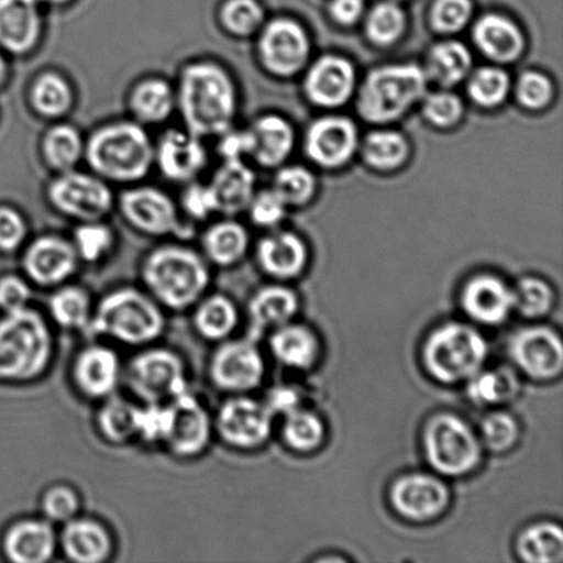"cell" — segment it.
I'll use <instances>...</instances> for the list:
<instances>
[{
    "mask_svg": "<svg viewBox=\"0 0 563 563\" xmlns=\"http://www.w3.org/2000/svg\"><path fill=\"white\" fill-rule=\"evenodd\" d=\"M468 383L467 394L477 405H500L512 399L520 389L517 375L511 369L478 372Z\"/></svg>",
    "mask_w": 563,
    "mask_h": 563,
    "instance_id": "obj_43",
    "label": "cell"
},
{
    "mask_svg": "<svg viewBox=\"0 0 563 563\" xmlns=\"http://www.w3.org/2000/svg\"><path fill=\"white\" fill-rule=\"evenodd\" d=\"M406 30V15L396 3L384 2L369 11L366 31L369 41L378 46H390Z\"/></svg>",
    "mask_w": 563,
    "mask_h": 563,
    "instance_id": "obj_46",
    "label": "cell"
},
{
    "mask_svg": "<svg viewBox=\"0 0 563 563\" xmlns=\"http://www.w3.org/2000/svg\"><path fill=\"white\" fill-rule=\"evenodd\" d=\"M180 207L192 222H206L218 213L217 200L209 185L190 181L181 195Z\"/></svg>",
    "mask_w": 563,
    "mask_h": 563,
    "instance_id": "obj_54",
    "label": "cell"
},
{
    "mask_svg": "<svg viewBox=\"0 0 563 563\" xmlns=\"http://www.w3.org/2000/svg\"><path fill=\"white\" fill-rule=\"evenodd\" d=\"M250 246V235L233 219L220 220L209 225L202 235V250L207 261L219 267H231L245 256Z\"/></svg>",
    "mask_w": 563,
    "mask_h": 563,
    "instance_id": "obj_32",
    "label": "cell"
},
{
    "mask_svg": "<svg viewBox=\"0 0 563 563\" xmlns=\"http://www.w3.org/2000/svg\"><path fill=\"white\" fill-rule=\"evenodd\" d=\"M47 197L59 213L79 223L102 220L114 203L107 180L76 169L58 174L48 186Z\"/></svg>",
    "mask_w": 563,
    "mask_h": 563,
    "instance_id": "obj_11",
    "label": "cell"
},
{
    "mask_svg": "<svg viewBox=\"0 0 563 563\" xmlns=\"http://www.w3.org/2000/svg\"><path fill=\"white\" fill-rule=\"evenodd\" d=\"M165 329L162 306L151 295L134 287L108 292L93 308L88 333L109 336L125 345H147Z\"/></svg>",
    "mask_w": 563,
    "mask_h": 563,
    "instance_id": "obj_5",
    "label": "cell"
},
{
    "mask_svg": "<svg viewBox=\"0 0 563 563\" xmlns=\"http://www.w3.org/2000/svg\"><path fill=\"white\" fill-rule=\"evenodd\" d=\"M92 311L91 297L80 286H60L49 297V317L59 328L87 331Z\"/></svg>",
    "mask_w": 563,
    "mask_h": 563,
    "instance_id": "obj_39",
    "label": "cell"
},
{
    "mask_svg": "<svg viewBox=\"0 0 563 563\" xmlns=\"http://www.w3.org/2000/svg\"><path fill=\"white\" fill-rule=\"evenodd\" d=\"M125 375L132 394L145 405H164L189 390L184 358L165 347L137 353Z\"/></svg>",
    "mask_w": 563,
    "mask_h": 563,
    "instance_id": "obj_9",
    "label": "cell"
},
{
    "mask_svg": "<svg viewBox=\"0 0 563 563\" xmlns=\"http://www.w3.org/2000/svg\"><path fill=\"white\" fill-rule=\"evenodd\" d=\"M273 190L286 206H302L313 196L314 178L308 169L297 165L282 168L275 178Z\"/></svg>",
    "mask_w": 563,
    "mask_h": 563,
    "instance_id": "obj_50",
    "label": "cell"
},
{
    "mask_svg": "<svg viewBox=\"0 0 563 563\" xmlns=\"http://www.w3.org/2000/svg\"><path fill=\"white\" fill-rule=\"evenodd\" d=\"M264 402L273 413L278 412L287 416V413L297 410L300 399H298L297 391L289 388V386H277V388L269 391L267 400Z\"/></svg>",
    "mask_w": 563,
    "mask_h": 563,
    "instance_id": "obj_61",
    "label": "cell"
},
{
    "mask_svg": "<svg viewBox=\"0 0 563 563\" xmlns=\"http://www.w3.org/2000/svg\"><path fill=\"white\" fill-rule=\"evenodd\" d=\"M355 88V69L350 60L325 55L312 65L306 79V92L314 104L336 108L351 98Z\"/></svg>",
    "mask_w": 563,
    "mask_h": 563,
    "instance_id": "obj_23",
    "label": "cell"
},
{
    "mask_svg": "<svg viewBox=\"0 0 563 563\" xmlns=\"http://www.w3.org/2000/svg\"><path fill=\"white\" fill-rule=\"evenodd\" d=\"M553 85L539 71H526L517 82V98L523 107L539 110L548 107L553 98Z\"/></svg>",
    "mask_w": 563,
    "mask_h": 563,
    "instance_id": "obj_55",
    "label": "cell"
},
{
    "mask_svg": "<svg viewBox=\"0 0 563 563\" xmlns=\"http://www.w3.org/2000/svg\"><path fill=\"white\" fill-rule=\"evenodd\" d=\"M307 257L306 245L291 233L268 235L257 247V261L263 272L279 279H290L301 274Z\"/></svg>",
    "mask_w": 563,
    "mask_h": 563,
    "instance_id": "obj_29",
    "label": "cell"
},
{
    "mask_svg": "<svg viewBox=\"0 0 563 563\" xmlns=\"http://www.w3.org/2000/svg\"><path fill=\"white\" fill-rule=\"evenodd\" d=\"M252 222L261 228H274L285 217L286 203L274 190L261 191L253 196L247 206Z\"/></svg>",
    "mask_w": 563,
    "mask_h": 563,
    "instance_id": "obj_57",
    "label": "cell"
},
{
    "mask_svg": "<svg viewBox=\"0 0 563 563\" xmlns=\"http://www.w3.org/2000/svg\"><path fill=\"white\" fill-rule=\"evenodd\" d=\"M251 156L263 167H277L289 156L295 145V132L286 120L275 114L263 115L250 129Z\"/></svg>",
    "mask_w": 563,
    "mask_h": 563,
    "instance_id": "obj_31",
    "label": "cell"
},
{
    "mask_svg": "<svg viewBox=\"0 0 563 563\" xmlns=\"http://www.w3.org/2000/svg\"><path fill=\"white\" fill-rule=\"evenodd\" d=\"M80 498L68 485H53L42 498V511L49 522L66 523L79 515Z\"/></svg>",
    "mask_w": 563,
    "mask_h": 563,
    "instance_id": "obj_52",
    "label": "cell"
},
{
    "mask_svg": "<svg viewBox=\"0 0 563 563\" xmlns=\"http://www.w3.org/2000/svg\"><path fill=\"white\" fill-rule=\"evenodd\" d=\"M142 280L159 306L185 311L201 300L211 284L206 257L185 245H164L148 253Z\"/></svg>",
    "mask_w": 563,
    "mask_h": 563,
    "instance_id": "obj_2",
    "label": "cell"
},
{
    "mask_svg": "<svg viewBox=\"0 0 563 563\" xmlns=\"http://www.w3.org/2000/svg\"><path fill=\"white\" fill-rule=\"evenodd\" d=\"M266 364L255 339L219 342L209 362V379L217 389L244 395L263 383Z\"/></svg>",
    "mask_w": 563,
    "mask_h": 563,
    "instance_id": "obj_12",
    "label": "cell"
},
{
    "mask_svg": "<svg viewBox=\"0 0 563 563\" xmlns=\"http://www.w3.org/2000/svg\"><path fill=\"white\" fill-rule=\"evenodd\" d=\"M390 504L407 520H434L450 504V490L440 478L429 474H407L390 489Z\"/></svg>",
    "mask_w": 563,
    "mask_h": 563,
    "instance_id": "obj_19",
    "label": "cell"
},
{
    "mask_svg": "<svg viewBox=\"0 0 563 563\" xmlns=\"http://www.w3.org/2000/svg\"><path fill=\"white\" fill-rule=\"evenodd\" d=\"M423 113L424 118L434 125L451 126L461 120L463 104L455 93L434 92L424 99Z\"/></svg>",
    "mask_w": 563,
    "mask_h": 563,
    "instance_id": "obj_56",
    "label": "cell"
},
{
    "mask_svg": "<svg viewBox=\"0 0 563 563\" xmlns=\"http://www.w3.org/2000/svg\"><path fill=\"white\" fill-rule=\"evenodd\" d=\"M115 244L114 231L102 220L81 222L74 231V245L80 262L99 263L110 255Z\"/></svg>",
    "mask_w": 563,
    "mask_h": 563,
    "instance_id": "obj_44",
    "label": "cell"
},
{
    "mask_svg": "<svg viewBox=\"0 0 563 563\" xmlns=\"http://www.w3.org/2000/svg\"><path fill=\"white\" fill-rule=\"evenodd\" d=\"M471 0H438L430 14L435 31L455 33L466 26L472 16Z\"/></svg>",
    "mask_w": 563,
    "mask_h": 563,
    "instance_id": "obj_53",
    "label": "cell"
},
{
    "mask_svg": "<svg viewBox=\"0 0 563 563\" xmlns=\"http://www.w3.org/2000/svg\"><path fill=\"white\" fill-rule=\"evenodd\" d=\"M163 443L178 457L201 455L211 443L213 422L207 408L189 390L164 402Z\"/></svg>",
    "mask_w": 563,
    "mask_h": 563,
    "instance_id": "obj_10",
    "label": "cell"
},
{
    "mask_svg": "<svg viewBox=\"0 0 563 563\" xmlns=\"http://www.w3.org/2000/svg\"><path fill=\"white\" fill-rule=\"evenodd\" d=\"M123 368L118 353L107 345H88L77 353L71 377L77 390L92 400H107L118 390Z\"/></svg>",
    "mask_w": 563,
    "mask_h": 563,
    "instance_id": "obj_20",
    "label": "cell"
},
{
    "mask_svg": "<svg viewBox=\"0 0 563 563\" xmlns=\"http://www.w3.org/2000/svg\"><path fill=\"white\" fill-rule=\"evenodd\" d=\"M218 213L225 217L245 211L256 195V176L244 162H223L209 181Z\"/></svg>",
    "mask_w": 563,
    "mask_h": 563,
    "instance_id": "obj_27",
    "label": "cell"
},
{
    "mask_svg": "<svg viewBox=\"0 0 563 563\" xmlns=\"http://www.w3.org/2000/svg\"><path fill=\"white\" fill-rule=\"evenodd\" d=\"M509 352L512 362L534 379L559 377L563 367L560 335L545 325H532L511 336Z\"/></svg>",
    "mask_w": 563,
    "mask_h": 563,
    "instance_id": "obj_15",
    "label": "cell"
},
{
    "mask_svg": "<svg viewBox=\"0 0 563 563\" xmlns=\"http://www.w3.org/2000/svg\"><path fill=\"white\" fill-rule=\"evenodd\" d=\"M274 356L287 367L309 368L319 355V342L311 330L298 324H284L269 340Z\"/></svg>",
    "mask_w": 563,
    "mask_h": 563,
    "instance_id": "obj_36",
    "label": "cell"
},
{
    "mask_svg": "<svg viewBox=\"0 0 563 563\" xmlns=\"http://www.w3.org/2000/svg\"><path fill=\"white\" fill-rule=\"evenodd\" d=\"M218 137V152L223 162H244V157L251 156L252 135L250 130L230 129Z\"/></svg>",
    "mask_w": 563,
    "mask_h": 563,
    "instance_id": "obj_60",
    "label": "cell"
},
{
    "mask_svg": "<svg viewBox=\"0 0 563 563\" xmlns=\"http://www.w3.org/2000/svg\"><path fill=\"white\" fill-rule=\"evenodd\" d=\"M408 142L395 131H375L364 141L363 157L369 167L380 170L399 168L408 157Z\"/></svg>",
    "mask_w": 563,
    "mask_h": 563,
    "instance_id": "obj_42",
    "label": "cell"
},
{
    "mask_svg": "<svg viewBox=\"0 0 563 563\" xmlns=\"http://www.w3.org/2000/svg\"><path fill=\"white\" fill-rule=\"evenodd\" d=\"M32 289L30 282L19 275H4L0 278V311L13 312L30 307Z\"/></svg>",
    "mask_w": 563,
    "mask_h": 563,
    "instance_id": "obj_59",
    "label": "cell"
},
{
    "mask_svg": "<svg viewBox=\"0 0 563 563\" xmlns=\"http://www.w3.org/2000/svg\"><path fill=\"white\" fill-rule=\"evenodd\" d=\"M518 555L529 563H555L563 559V533L555 523L540 522L518 537Z\"/></svg>",
    "mask_w": 563,
    "mask_h": 563,
    "instance_id": "obj_40",
    "label": "cell"
},
{
    "mask_svg": "<svg viewBox=\"0 0 563 563\" xmlns=\"http://www.w3.org/2000/svg\"><path fill=\"white\" fill-rule=\"evenodd\" d=\"M258 54L272 74L284 77L296 75L308 59L307 33L295 21L279 19L268 22L258 37Z\"/></svg>",
    "mask_w": 563,
    "mask_h": 563,
    "instance_id": "obj_16",
    "label": "cell"
},
{
    "mask_svg": "<svg viewBox=\"0 0 563 563\" xmlns=\"http://www.w3.org/2000/svg\"><path fill=\"white\" fill-rule=\"evenodd\" d=\"M2 549L10 562L46 563L57 553L58 534L46 518H25L4 532Z\"/></svg>",
    "mask_w": 563,
    "mask_h": 563,
    "instance_id": "obj_22",
    "label": "cell"
},
{
    "mask_svg": "<svg viewBox=\"0 0 563 563\" xmlns=\"http://www.w3.org/2000/svg\"><path fill=\"white\" fill-rule=\"evenodd\" d=\"M195 328L197 333L208 341L222 342L229 340L239 325V309L230 297L212 295L202 297L196 303Z\"/></svg>",
    "mask_w": 563,
    "mask_h": 563,
    "instance_id": "obj_34",
    "label": "cell"
},
{
    "mask_svg": "<svg viewBox=\"0 0 563 563\" xmlns=\"http://www.w3.org/2000/svg\"><path fill=\"white\" fill-rule=\"evenodd\" d=\"M142 406H136L120 397L110 396L98 411L97 427L99 433L109 443L126 444L140 438Z\"/></svg>",
    "mask_w": 563,
    "mask_h": 563,
    "instance_id": "obj_35",
    "label": "cell"
},
{
    "mask_svg": "<svg viewBox=\"0 0 563 563\" xmlns=\"http://www.w3.org/2000/svg\"><path fill=\"white\" fill-rule=\"evenodd\" d=\"M274 413L266 402L234 395L220 406L213 429L225 444L236 450H255L272 434Z\"/></svg>",
    "mask_w": 563,
    "mask_h": 563,
    "instance_id": "obj_13",
    "label": "cell"
},
{
    "mask_svg": "<svg viewBox=\"0 0 563 563\" xmlns=\"http://www.w3.org/2000/svg\"><path fill=\"white\" fill-rule=\"evenodd\" d=\"M428 76L413 64L383 66L369 71L358 91L357 110L372 123L401 118L427 92Z\"/></svg>",
    "mask_w": 563,
    "mask_h": 563,
    "instance_id": "obj_6",
    "label": "cell"
},
{
    "mask_svg": "<svg viewBox=\"0 0 563 563\" xmlns=\"http://www.w3.org/2000/svg\"><path fill=\"white\" fill-rule=\"evenodd\" d=\"M176 91L186 130L198 137L220 136L233 129L236 88L228 70L211 60H198L181 70Z\"/></svg>",
    "mask_w": 563,
    "mask_h": 563,
    "instance_id": "obj_1",
    "label": "cell"
},
{
    "mask_svg": "<svg viewBox=\"0 0 563 563\" xmlns=\"http://www.w3.org/2000/svg\"><path fill=\"white\" fill-rule=\"evenodd\" d=\"M27 225L24 217L11 207H0V252L19 251L26 240Z\"/></svg>",
    "mask_w": 563,
    "mask_h": 563,
    "instance_id": "obj_58",
    "label": "cell"
},
{
    "mask_svg": "<svg viewBox=\"0 0 563 563\" xmlns=\"http://www.w3.org/2000/svg\"><path fill=\"white\" fill-rule=\"evenodd\" d=\"M71 241L58 235H42L25 247L22 269L26 278L42 287L64 285L79 266Z\"/></svg>",
    "mask_w": 563,
    "mask_h": 563,
    "instance_id": "obj_17",
    "label": "cell"
},
{
    "mask_svg": "<svg viewBox=\"0 0 563 563\" xmlns=\"http://www.w3.org/2000/svg\"><path fill=\"white\" fill-rule=\"evenodd\" d=\"M356 146V125L340 115L314 121L306 136L308 157L324 168H339L350 162Z\"/></svg>",
    "mask_w": 563,
    "mask_h": 563,
    "instance_id": "obj_21",
    "label": "cell"
},
{
    "mask_svg": "<svg viewBox=\"0 0 563 563\" xmlns=\"http://www.w3.org/2000/svg\"><path fill=\"white\" fill-rule=\"evenodd\" d=\"M473 38L487 57L498 63L520 58L526 44L520 27L499 14L482 16L474 26Z\"/></svg>",
    "mask_w": 563,
    "mask_h": 563,
    "instance_id": "obj_28",
    "label": "cell"
},
{
    "mask_svg": "<svg viewBox=\"0 0 563 563\" xmlns=\"http://www.w3.org/2000/svg\"><path fill=\"white\" fill-rule=\"evenodd\" d=\"M510 79L504 69L482 68L468 81V96L484 108H495L509 93Z\"/></svg>",
    "mask_w": 563,
    "mask_h": 563,
    "instance_id": "obj_48",
    "label": "cell"
},
{
    "mask_svg": "<svg viewBox=\"0 0 563 563\" xmlns=\"http://www.w3.org/2000/svg\"><path fill=\"white\" fill-rule=\"evenodd\" d=\"M129 104L136 123L163 124L176 110V91L162 77H147L132 88Z\"/></svg>",
    "mask_w": 563,
    "mask_h": 563,
    "instance_id": "obj_30",
    "label": "cell"
},
{
    "mask_svg": "<svg viewBox=\"0 0 563 563\" xmlns=\"http://www.w3.org/2000/svg\"><path fill=\"white\" fill-rule=\"evenodd\" d=\"M472 54L465 44L443 42L430 49L427 76L432 77L440 86L452 87L461 82L472 69Z\"/></svg>",
    "mask_w": 563,
    "mask_h": 563,
    "instance_id": "obj_38",
    "label": "cell"
},
{
    "mask_svg": "<svg viewBox=\"0 0 563 563\" xmlns=\"http://www.w3.org/2000/svg\"><path fill=\"white\" fill-rule=\"evenodd\" d=\"M5 77H8V64H5L3 55L0 54V87H2Z\"/></svg>",
    "mask_w": 563,
    "mask_h": 563,
    "instance_id": "obj_63",
    "label": "cell"
},
{
    "mask_svg": "<svg viewBox=\"0 0 563 563\" xmlns=\"http://www.w3.org/2000/svg\"><path fill=\"white\" fill-rule=\"evenodd\" d=\"M58 548L70 562L102 563L113 554V539L103 523L76 517L65 523Z\"/></svg>",
    "mask_w": 563,
    "mask_h": 563,
    "instance_id": "obj_26",
    "label": "cell"
},
{
    "mask_svg": "<svg viewBox=\"0 0 563 563\" xmlns=\"http://www.w3.org/2000/svg\"><path fill=\"white\" fill-rule=\"evenodd\" d=\"M298 298L284 286H267L258 290L250 302L252 333H261L268 328H279L295 317Z\"/></svg>",
    "mask_w": 563,
    "mask_h": 563,
    "instance_id": "obj_33",
    "label": "cell"
},
{
    "mask_svg": "<svg viewBox=\"0 0 563 563\" xmlns=\"http://www.w3.org/2000/svg\"><path fill=\"white\" fill-rule=\"evenodd\" d=\"M154 165L165 179L187 185L207 168V147L187 130H169L154 145Z\"/></svg>",
    "mask_w": 563,
    "mask_h": 563,
    "instance_id": "obj_18",
    "label": "cell"
},
{
    "mask_svg": "<svg viewBox=\"0 0 563 563\" xmlns=\"http://www.w3.org/2000/svg\"><path fill=\"white\" fill-rule=\"evenodd\" d=\"M38 4L48 3V4H65L70 2V0H36Z\"/></svg>",
    "mask_w": 563,
    "mask_h": 563,
    "instance_id": "obj_64",
    "label": "cell"
},
{
    "mask_svg": "<svg viewBox=\"0 0 563 563\" xmlns=\"http://www.w3.org/2000/svg\"><path fill=\"white\" fill-rule=\"evenodd\" d=\"M423 449L430 466L444 476H465L482 461L483 446L476 433L460 417L438 413L423 430Z\"/></svg>",
    "mask_w": 563,
    "mask_h": 563,
    "instance_id": "obj_8",
    "label": "cell"
},
{
    "mask_svg": "<svg viewBox=\"0 0 563 563\" xmlns=\"http://www.w3.org/2000/svg\"><path fill=\"white\" fill-rule=\"evenodd\" d=\"M363 0H333L330 4V14L341 25H352L361 19Z\"/></svg>",
    "mask_w": 563,
    "mask_h": 563,
    "instance_id": "obj_62",
    "label": "cell"
},
{
    "mask_svg": "<svg viewBox=\"0 0 563 563\" xmlns=\"http://www.w3.org/2000/svg\"><path fill=\"white\" fill-rule=\"evenodd\" d=\"M85 157L99 178L136 184L154 167V143L135 120L113 121L88 137Z\"/></svg>",
    "mask_w": 563,
    "mask_h": 563,
    "instance_id": "obj_3",
    "label": "cell"
},
{
    "mask_svg": "<svg viewBox=\"0 0 563 563\" xmlns=\"http://www.w3.org/2000/svg\"><path fill=\"white\" fill-rule=\"evenodd\" d=\"M31 103L37 114L46 119H59L74 104V91L63 76L46 71L36 77L31 88Z\"/></svg>",
    "mask_w": 563,
    "mask_h": 563,
    "instance_id": "obj_41",
    "label": "cell"
},
{
    "mask_svg": "<svg viewBox=\"0 0 563 563\" xmlns=\"http://www.w3.org/2000/svg\"><path fill=\"white\" fill-rule=\"evenodd\" d=\"M86 142L74 125L55 124L43 136L44 162L55 173L74 170L85 157Z\"/></svg>",
    "mask_w": 563,
    "mask_h": 563,
    "instance_id": "obj_37",
    "label": "cell"
},
{
    "mask_svg": "<svg viewBox=\"0 0 563 563\" xmlns=\"http://www.w3.org/2000/svg\"><path fill=\"white\" fill-rule=\"evenodd\" d=\"M54 353L52 330L31 307L0 318V380L30 383L47 372Z\"/></svg>",
    "mask_w": 563,
    "mask_h": 563,
    "instance_id": "obj_4",
    "label": "cell"
},
{
    "mask_svg": "<svg viewBox=\"0 0 563 563\" xmlns=\"http://www.w3.org/2000/svg\"><path fill=\"white\" fill-rule=\"evenodd\" d=\"M219 19L231 35L246 37L261 30L264 11L256 0H228L220 8Z\"/></svg>",
    "mask_w": 563,
    "mask_h": 563,
    "instance_id": "obj_47",
    "label": "cell"
},
{
    "mask_svg": "<svg viewBox=\"0 0 563 563\" xmlns=\"http://www.w3.org/2000/svg\"><path fill=\"white\" fill-rule=\"evenodd\" d=\"M515 291V308L528 319L545 317L553 308L554 292L544 280L528 277L520 280Z\"/></svg>",
    "mask_w": 563,
    "mask_h": 563,
    "instance_id": "obj_49",
    "label": "cell"
},
{
    "mask_svg": "<svg viewBox=\"0 0 563 563\" xmlns=\"http://www.w3.org/2000/svg\"><path fill=\"white\" fill-rule=\"evenodd\" d=\"M483 443L489 451L506 452L517 443L520 428L515 418L506 412H493L482 424Z\"/></svg>",
    "mask_w": 563,
    "mask_h": 563,
    "instance_id": "obj_51",
    "label": "cell"
},
{
    "mask_svg": "<svg viewBox=\"0 0 563 563\" xmlns=\"http://www.w3.org/2000/svg\"><path fill=\"white\" fill-rule=\"evenodd\" d=\"M488 356L484 336L471 325L449 323L429 335L423 346V362L440 383L457 384L482 372Z\"/></svg>",
    "mask_w": 563,
    "mask_h": 563,
    "instance_id": "obj_7",
    "label": "cell"
},
{
    "mask_svg": "<svg viewBox=\"0 0 563 563\" xmlns=\"http://www.w3.org/2000/svg\"><path fill=\"white\" fill-rule=\"evenodd\" d=\"M462 306L479 323H504L515 309V291L494 275H478L463 289Z\"/></svg>",
    "mask_w": 563,
    "mask_h": 563,
    "instance_id": "obj_25",
    "label": "cell"
},
{
    "mask_svg": "<svg viewBox=\"0 0 563 563\" xmlns=\"http://www.w3.org/2000/svg\"><path fill=\"white\" fill-rule=\"evenodd\" d=\"M121 214L142 234L164 236L184 234L179 207L167 192L153 186L125 190L119 201Z\"/></svg>",
    "mask_w": 563,
    "mask_h": 563,
    "instance_id": "obj_14",
    "label": "cell"
},
{
    "mask_svg": "<svg viewBox=\"0 0 563 563\" xmlns=\"http://www.w3.org/2000/svg\"><path fill=\"white\" fill-rule=\"evenodd\" d=\"M324 428L322 421L312 412L300 408L287 413L284 424V439L290 449L309 452L322 444Z\"/></svg>",
    "mask_w": 563,
    "mask_h": 563,
    "instance_id": "obj_45",
    "label": "cell"
},
{
    "mask_svg": "<svg viewBox=\"0 0 563 563\" xmlns=\"http://www.w3.org/2000/svg\"><path fill=\"white\" fill-rule=\"evenodd\" d=\"M42 36V16L36 0H0V48L25 55Z\"/></svg>",
    "mask_w": 563,
    "mask_h": 563,
    "instance_id": "obj_24",
    "label": "cell"
}]
</instances>
